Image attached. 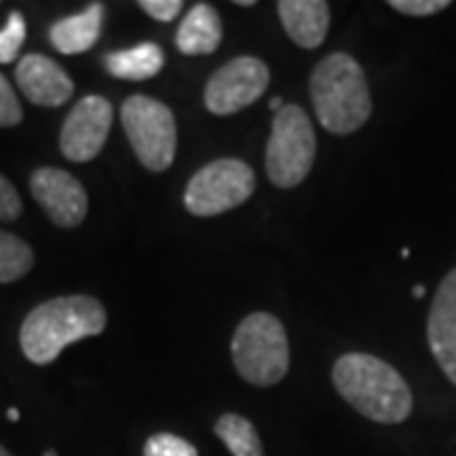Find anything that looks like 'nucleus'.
Listing matches in <instances>:
<instances>
[{
  "label": "nucleus",
  "mask_w": 456,
  "mask_h": 456,
  "mask_svg": "<svg viewBox=\"0 0 456 456\" xmlns=\"http://www.w3.org/2000/svg\"><path fill=\"white\" fill-rule=\"evenodd\" d=\"M102 64L114 79L145 82V79H152L155 74H160V69L165 66V53L158 44H140L132 49L110 51Z\"/></svg>",
  "instance_id": "dca6fc26"
},
{
  "label": "nucleus",
  "mask_w": 456,
  "mask_h": 456,
  "mask_svg": "<svg viewBox=\"0 0 456 456\" xmlns=\"http://www.w3.org/2000/svg\"><path fill=\"white\" fill-rule=\"evenodd\" d=\"M23 41H26V18L13 11L5 26L0 28V64H13L18 51L23 49Z\"/></svg>",
  "instance_id": "6ab92c4d"
},
{
  "label": "nucleus",
  "mask_w": 456,
  "mask_h": 456,
  "mask_svg": "<svg viewBox=\"0 0 456 456\" xmlns=\"http://www.w3.org/2000/svg\"><path fill=\"white\" fill-rule=\"evenodd\" d=\"M231 360L236 373L248 386L272 388L289 373L287 330L269 312H251L244 317L231 340Z\"/></svg>",
  "instance_id": "20e7f679"
},
{
  "label": "nucleus",
  "mask_w": 456,
  "mask_h": 456,
  "mask_svg": "<svg viewBox=\"0 0 456 456\" xmlns=\"http://www.w3.org/2000/svg\"><path fill=\"white\" fill-rule=\"evenodd\" d=\"M256 188V173L239 158H218L203 165L185 185L183 203L191 216L211 218L246 203Z\"/></svg>",
  "instance_id": "0eeeda50"
},
{
  "label": "nucleus",
  "mask_w": 456,
  "mask_h": 456,
  "mask_svg": "<svg viewBox=\"0 0 456 456\" xmlns=\"http://www.w3.org/2000/svg\"><path fill=\"white\" fill-rule=\"evenodd\" d=\"M269 107H272V110H274V114H277L279 110L284 107V102H281V99H279V97H274V99H272V102H269Z\"/></svg>",
  "instance_id": "393cba45"
},
{
  "label": "nucleus",
  "mask_w": 456,
  "mask_h": 456,
  "mask_svg": "<svg viewBox=\"0 0 456 456\" xmlns=\"http://www.w3.org/2000/svg\"><path fill=\"white\" fill-rule=\"evenodd\" d=\"M332 386L347 406L375 424H403L413 411L406 378L370 353H345L335 360Z\"/></svg>",
  "instance_id": "f257e3e1"
},
{
  "label": "nucleus",
  "mask_w": 456,
  "mask_h": 456,
  "mask_svg": "<svg viewBox=\"0 0 456 456\" xmlns=\"http://www.w3.org/2000/svg\"><path fill=\"white\" fill-rule=\"evenodd\" d=\"M140 8H142L150 18L163 20V23H170V20H175V18L180 16L183 3H180V0H142Z\"/></svg>",
  "instance_id": "b1692460"
},
{
  "label": "nucleus",
  "mask_w": 456,
  "mask_h": 456,
  "mask_svg": "<svg viewBox=\"0 0 456 456\" xmlns=\"http://www.w3.org/2000/svg\"><path fill=\"white\" fill-rule=\"evenodd\" d=\"M102 23H104V5L92 3L86 11L77 16H66L51 26L49 38L53 49L59 53H84L89 51L102 36Z\"/></svg>",
  "instance_id": "2eb2a0df"
},
{
  "label": "nucleus",
  "mask_w": 456,
  "mask_h": 456,
  "mask_svg": "<svg viewBox=\"0 0 456 456\" xmlns=\"http://www.w3.org/2000/svg\"><path fill=\"white\" fill-rule=\"evenodd\" d=\"M20 94L36 107H61L74 97V82L61 66L44 53H26L16 66Z\"/></svg>",
  "instance_id": "f8f14e48"
},
{
  "label": "nucleus",
  "mask_w": 456,
  "mask_h": 456,
  "mask_svg": "<svg viewBox=\"0 0 456 456\" xmlns=\"http://www.w3.org/2000/svg\"><path fill=\"white\" fill-rule=\"evenodd\" d=\"M119 117L140 165L150 173H165L178 150V125L170 107L145 94H134L125 99Z\"/></svg>",
  "instance_id": "423d86ee"
},
{
  "label": "nucleus",
  "mask_w": 456,
  "mask_h": 456,
  "mask_svg": "<svg viewBox=\"0 0 456 456\" xmlns=\"http://www.w3.org/2000/svg\"><path fill=\"white\" fill-rule=\"evenodd\" d=\"M310 97L317 122L332 134L358 132L373 114V97L355 56L335 51L314 66Z\"/></svg>",
  "instance_id": "7ed1b4c3"
},
{
  "label": "nucleus",
  "mask_w": 456,
  "mask_h": 456,
  "mask_svg": "<svg viewBox=\"0 0 456 456\" xmlns=\"http://www.w3.org/2000/svg\"><path fill=\"white\" fill-rule=\"evenodd\" d=\"M272 82L269 66L256 56H236L206 82L203 102L206 110L216 117H228L251 107L266 92Z\"/></svg>",
  "instance_id": "6e6552de"
},
{
  "label": "nucleus",
  "mask_w": 456,
  "mask_h": 456,
  "mask_svg": "<svg viewBox=\"0 0 456 456\" xmlns=\"http://www.w3.org/2000/svg\"><path fill=\"white\" fill-rule=\"evenodd\" d=\"M8 419H11V421H18V419H20V413H18L16 408H11V411H8Z\"/></svg>",
  "instance_id": "a878e982"
},
{
  "label": "nucleus",
  "mask_w": 456,
  "mask_h": 456,
  "mask_svg": "<svg viewBox=\"0 0 456 456\" xmlns=\"http://www.w3.org/2000/svg\"><path fill=\"white\" fill-rule=\"evenodd\" d=\"M224 41V23L211 3H198L175 31V46L185 56H208Z\"/></svg>",
  "instance_id": "4468645a"
},
{
  "label": "nucleus",
  "mask_w": 456,
  "mask_h": 456,
  "mask_svg": "<svg viewBox=\"0 0 456 456\" xmlns=\"http://www.w3.org/2000/svg\"><path fill=\"white\" fill-rule=\"evenodd\" d=\"M413 297H416V299H419V297H424V287H416V289H413Z\"/></svg>",
  "instance_id": "cd10ccee"
},
{
  "label": "nucleus",
  "mask_w": 456,
  "mask_h": 456,
  "mask_svg": "<svg viewBox=\"0 0 456 456\" xmlns=\"http://www.w3.org/2000/svg\"><path fill=\"white\" fill-rule=\"evenodd\" d=\"M112 119L114 107L107 97L89 94L79 99L61 125V134H59L61 155L71 163L94 160L110 137Z\"/></svg>",
  "instance_id": "1a4fd4ad"
},
{
  "label": "nucleus",
  "mask_w": 456,
  "mask_h": 456,
  "mask_svg": "<svg viewBox=\"0 0 456 456\" xmlns=\"http://www.w3.org/2000/svg\"><path fill=\"white\" fill-rule=\"evenodd\" d=\"M31 196L59 228L82 226L89 213L84 185L61 167H38L31 175Z\"/></svg>",
  "instance_id": "9d476101"
},
{
  "label": "nucleus",
  "mask_w": 456,
  "mask_h": 456,
  "mask_svg": "<svg viewBox=\"0 0 456 456\" xmlns=\"http://www.w3.org/2000/svg\"><path fill=\"white\" fill-rule=\"evenodd\" d=\"M0 456H13V454H11V452H8V449H5V446L0 444Z\"/></svg>",
  "instance_id": "c85d7f7f"
},
{
  "label": "nucleus",
  "mask_w": 456,
  "mask_h": 456,
  "mask_svg": "<svg viewBox=\"0 0 456 456\" xmlns=\"http://www.w3.org/2000/svg\"><path fill=\"white\" fill-rule=\"evenodd\" d=\"M317 158V134L307 112L297 104H284L272 122L266 142V175L272 185L289 191L302 185L312 173Z\"/></svg>",
  "instance_id": "39448f33"
},
{
  "label": "nucleus",
  "mask_w": 456,
  "mask_h": 456,
  "mask_svg": "<svg viewBox=\"0 0 456 456\" xmlns=\"http://www.w3.org/2000/svg\"><path fill=\"white\" fill-rule=\"evenodd\" d=\"M46 456H56V452H46Z\"/></svg>",
  "instance_id": "c756f323"
},
{
  "label": "nucleus",
  "mask_w": 456,
  "mask_h": 456,
  "mask_svg": "<svg viewBox=\"0 0 456 456\" xmlns=\"http://www.w3.org/2000/svg\"><path fill=\"white\" fill-rule=\"evenodd\" d=\"M426 340L441 373L456 386V266L441 279L431 299Z\"/></svg>",
  "instance_id": "9b49d317"
},
{
  "label": "nucleus",
  "mask_w": 456,
  "mask_h": 456,
  "mask_svg": "<svg viewBox=\"0 0 456 456\" xmlns=\"http://www.w3.org/2000/svg\"><path fill=\"white\" fill-rule=\"evenodd\" d=\"M36 264L33 248L16 233L0 228V284H11L23 279Z\"/></svg>",
  "instance_id": "a211bd4d"
},
{
  "label": "nucleus",
  "mask_w": 456,
  "mask_h": 456,
  "mask_svg": "<svg viewBox=\"0 0 456 456\" xmlns=\"http://www.w3.org/2000/svg\"><path fill=\"white\" fill-rule=\"evenodd\" d=\"M236 5H244V8H251V5H254V0H236Z\"/></svg>",
  "instance_id": "bb28decb"
},
{
  "label": "nucleus",
  "mask_w": 456,
  "mask_h": 456,
  "mask_svg": "<svg viewBox=\"0 0 456 456\" xmlns=\"http://www.w3.org/2000/svg\"><path fill=\"white\" fill-rule=\"evenodd\" d=\"M142 456H198V449L175 434H152L142 446Z\"/></svg>",
  "instance_id": "aec40b11"
},
{
  "label": "nucleus",
  "mask_w": 456,
  "mask_h": 456,
  "mask_svg": "<svg viewBox=\"0 0 456 456\" xmlns=\"http://www.w3.org/2000/svg\"><path fill=\"white\" fill-rule=\"evenodd\" d=\"M277 13L287 36L299 49H320L330 31V5L325 0H281Z\"/></svg>",
  "instance_id": "ddd939ff"
},
{
  "label": "nucleus",
  "mask_w": 456,
  "mask_h": 456,
  "mask_svg": "<svg viewBox=\"0 0 456 456\" xmlns=\"http://www.w3.org/2000/svg\"><path fill=\"white\" fill-rule=\"evenodd\" d=\"M23 213V200L18 196L16 185L0 173V221L13 224Z\"/></svg>",
  "instance_id": "5701e85b"
},
{
  "label": "nucleus",
  "mask_w": 456,
  "mask_h": 456,
  "mask_svg": "<svg viewBox=\"0 0 456 456\" xmlns=\"http://www.w3.org/2000/svg\"><path fill=\"white\" fill-rule=\"evenodd\" d=\"M393 11L403 13V16L424 18V16H436L441 11H446L452 3L449 0H391L388 3Z\"/></svg>",
  "instance_id": "4be33fe9"
},
{
  "label": "nucleus",
  "mask_w": 456,
  "mask_h": 456,
  "mask_svg": "<svg viewBox=\"0 0 456 456\" xmlns=\"http://www.w3.org/2000/svg\"><path fill=\"white\" fill-rule=\"evenodd\" d=\"M107 327L104 305L89 294L56 297L33 307L20 325V350L36 365H49L71 342L97 338Z\"/></svg>",
  "instance_id": "f03ea898"
},
{
  "label": "nucleus",
  "mask_w": 456,
  "mask_h": 456,
  "mask_svg": "<svg viewBox=\"0 0 456 456\" xmlns=\"http://www.w3.org/2000/svg\"><path fill=\"white\" fill-rule=\"evenodd\" d=\"M216 436L224 441L231 456H264V444H261L256 426L251 424L246 416L239 413H224L216 426Z\"/></svg>",
  "instance_id": "f3484780"
},
{
  "label": "nucleus",
  "mask_w": 456,
  "mask_h": 456,
  "mask_svg": "<svg viewBox=\"0 0 456 456\" xmlns=\"http://www.w3.org/2000/svg\"><path fill=\"white\" fill-rule=\"evenodd\" d=\"M23 122V107L11 82L0 74V127H18Z\"/></svg>",
  "instance_id": "412c9836"
}]
</instances>
